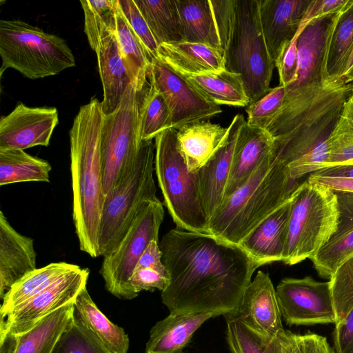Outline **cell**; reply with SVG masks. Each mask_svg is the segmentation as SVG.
Listing matches in <instances>:
<instances>
[{"instance_id":"obj_38","label":"cell","mask_w":353,"mask_h":353,"mask_svg":"<svg viewBox=\"0 0 353 353\" xmlns=\"http://www.w3.org/2000/svg\"><path fill=\"white\" fill-rule=\"evenodd\" d=\"M84 13V32L92 50L97 51L104 39L117 34L114 0H81Z\"/></svg>"},{"instance_id":"obj_49","label":"cell","mask_w":353,"mask_h":353,"mask_svg":"<svg viewBox=\"0 0 353 353\" xmlns=\"http://www.w3.org/2000/svg\"><path fill=\"white\" fill-rule=\"evenodd\" d=\"M150 268L163 274H169L162 261V252L158 241H152L139 259L134 270Z\"/></svg>"},{"instance_id":"obj_26","label":"cell","mask_w":353,"mask_h":353,"mask_svg":"<svg viewBox=\"0 0 353 353\" xmlns=\"http://www.w3.org/2000/svg\"><path fill=\"white\" fill-rule=\"evenodd\" d=\"M334 15L316 19L310 18L301 33L297 45L296 80L290 85L324 81L323 67L325 48Z\"/></svg>"},{"instance_id":"obj_14","label":"cell","mask_w":353,"mask_h":353,"mask_svg":"<svg viewBox=\"0 0 353 353\" xmlns=\"http://www.w3.org/2000/svg\"><path fill=\"white\" fill-rule=\"evenodd\" d=\"M90 270L77 266L25 303L1 316L0 330L20 334L59 308L74 302L86 287Z\"/></svg>"},{"instance_id":"obj_22","label":"cell","mask_w":353,"mask_h":353,"mask_svg":"<svg viewBox=\"0 0 353 353\" xmlns=\"http://www.w3.org/2000/svg\"><path fill=\"white\" fill-rule=\"evenodd\" d=\"M290 202L270 215L239 245L258 268L283 261Z\"/></svg>"},{"instance_id":"obj_3","label":"cell","mask_w":353,"mask_h":353,"mask_svg":"<svg viewBox=\"0 0 353 353\" xmlns=\"http://www.w3.org/2000/svg\"><path fill=\"white\" fill-rule=\"evenodd\" d=\"M105 115L92 98L80 107L69 132L72 220L79 248L99 256V233L105 199L101 135Z\"/></svg>"},{"instance_id":"obj_55","label":"cell","mask_w":353,"mask_h":353,"mask_svg":"<svg viewBox=\"0 0 353 353\" xmlns=\"http://www.w3.org/2000/svg\"><path fill=\"white\" fill-rule=\"evenodd\" d=\"M351 164H353V163H351Z\"/></svg>"},{"instance_id":"obj_36","label":"cell","mask_w":353,"mask_h":353,"mask_svg":"<svg viewBox=\"0 0 353 353\" xmlns=\"http://www.w3.org/2000/svg\"><path fill=\"white\" fill-rule=\"evenodd\" d=\"M50 163L23 150L0 149V185L26 181L50 182Z\"/></svg>"},{"instance_id":"obj_2","label":"cell","mask_w":353,"mask_h":353,"mask_svg":"<svg viewBox=\"0 0 353 353\" xmlns=\"http://www.w3.org/2000/svg\"><path fill=\"white\" fill-rule=\"evenodd\" d=\"M282 105L265 130L274 139L275 158L292 179L300 180L323 168L328 138L353 84L336 79L285 87Z\"/></svg>"},{"instance_id":"obj_47","label":"cell","mask_w":353,"mask_h":353,"mask_svg":"<svg viewBox=\"0 0 353 353\" xmlns=\"http://www.w3.org/2000/svg\"><path fill=\"white\" fill-rule=\"evenodd\" d=\"M169 274H163L150 268L134 270L130 279V285L133 292L138 296L143 290L153 292L165 290L170 283Z\"/></svg>"},{"instance_id":"obj_18","label":"cell","mask_w":353,"mask_h":353,"mask_svg":"<svg viewBox=\"0 0 353 353\" xmlns=\"http://www.w3.org/2000/svg\"><path fill=\"white\" fill-rule=\"evenodd\" d=\"M245 121L241 114L234 117L229 125L230 132L227 141L197 171L200 196L208 221L224 200L234 150L240 130Z\"/></svg>"},{"instance_id":"obj_16","label":"cell","mask_w":353,"mask_h":353,"mask_svg":"<svg viewBox=\"0 0 353 353\" xmlns=\"http://www.w3.org/2000/svg\"><path fill=\"white\" fill-rule=\"evenodd\" d=\"M312 0H259L264 40L274 65L304 20Z\"/></svg>"},{"instance_id":"obj_12","label":"cell","mask_w":353,"mask_h":353,"mask_svg":"<svg viewBox=\"0 0 353 353\" xmlns=\"http://www.w3.org/2000/svg\"><path fill=\"white\" fill-rule=\"evenodd\" d=\"M282 317L289 325L335 323L336 314L330 281L307 276L284 278L276 288Z\"/></svg>"},{"instance_id":"obj_25","label":"cell","mask_w":353,"mask_h":353,"mask_svg":"<svg viewBox=\"0 0 353 353\" xmlns=\"http://www.w3.org/2000/svg\"><path fill=\"white\" fill-rule=\"evenodd\" d=\"M158 59L181 74H203L225 68L221 49L185 41L164 43L159 46Z\"/></svg>"},{"instance_id":"obj_10","label":"cell","mask_w":353,"mask_h":353,"mask_svg":"<svg viewBox=\"0 0 353 353\" xmlns=\"http://www.w3.org/2000/svg\"><path fill=\"white\" fill-rule=\"evenodd\" d=\"M163 203L158 199L146 203L118 245L103 255L99 273L106 290L121 299L137 296L130 285V279L144 250L152 241H159L163 221Z\"/></svg>"},{"instance_id":"obj_37","label":"cell","mask_w":353,"mask_h":353,"mask_svg":"<svg viewBox=\"0 0 353 353\" xmlns=\"http://www.w3.org/2000/svg\"><path fill=\"white\" fill-rule=\"evenodd\" d=\"M231 353H286L282 332L272 338L259 334L235 315H223Z\"/></svg>"},{"instance_id":"obj_48","label":"cell","mask_w":353,"mask_h":353,"mask_svg":"<svg viewBox=\"0 0 353 353\" xmlns=\"http://www.w3.org/2000/svg\"><path fill=\"white\" fill-rule=\"evenodd\" d=\"M333 341L335 353H353V307L335 323Z\"/></svg>"},{"instance_id":"obj_33","label":"cell","mask_w":353,"mask_h":353,"mask_svg":"<svg viewBox=\"0 0 353 353\" xmlns=\"http://www.w3.org/2000/svg\"><path fill=\"white\" fill-rule=\"evenodd\" d=\"M208 99L217 105L247 107L250 99L240 74L224 70L203 74H182Z\"/></svg>"},{"instance_id":"obj_40","label":"cell","mask_w":353,"mask_h":353,"mask_svg":"<svg viewBox=\"0 0 353 353\" xmlns=\"http://www.w3.org/2000/svg\"><path fill=\"white\" fill-rule=\"evenodd\" d=\"M169 128H171V115L168 104L163 95L150 83L140 103V140H152Z\"/></svg>"},{"instance_id":"obj_41","label":"cell","mask_w":353,"mask_h":353,"mask_svg":"<svg viewBox=\"0 0 353 353\" xmlns=\"http://www.w3.org/2000/svg\"><path fill=\"white\" fill-rule=\"evenodd\" d=\"M51 353H112L73 317L57 340Z\"/></svg>"},{"instance_id":"obj_35","label":"cell","mask_w":353,"mask_h":353,"mask_svg":"<svg viewBox=\"0 0 353 353\" xmlns=\"http://www.w3.org/2000/svg\"><path fill=\"white\" fill-rule=\"evenodd\" d=\"M157 44L183 41V32L174 0H134Z\"/></svg>"},{"instance_id":"obj_17","label":"cell","mask_w":353,"mask_h":353,"mask_svg":"<svg viewBox=\"0 0 353 353\" xmlns=\"http://www.w3.org/2000/svg\"><path fill=\"white\" fill-rule=\"evenodd\" d=\"M234 315L263 337H276L284 331L276 289L268 274L257 271Z\"/></svg>"},{"instance_id":"obj_20","label":"cell","mask_w":353,"mask_h":353,"mask_svg":"<svg viewBox=\"0 0 353 353\" xmlns=\"http://www.w3.org/2000/svg\"><path fill=\"white\" fill-rule=\"evenodd\" d=\"M73 314L74 302L46 316L24 333L0 330V353H51Z\"/></svg>"},{"instance_id":"obj_28","label":"cell","mask_w":353,"mask_h":353,"mask_svg":"<svg viewBox=\"0 0 353 353\" xmlns=\"http://www.w3.org/2000/svg\"><path fill=\"white\" fill-rule=\"evenodd\" d=\"M95 52L103 91L102 110L108 116L119 108L131 82L123 63L117 34L101 41Z\"/></svg>"},{"instance_id":"obj_31","label":"cell","mask_w":353,"mask_h":353,"mask_svg":"<svg viewBox=\"0 0 353 353\" xmlns=\"http://www.w3.org/2000/svg\"><path fill=\"white\" fill-rule=\"evenodd\" d=\"M174 1L180 17L183 41L205 43L221 49L212 0Z\"/></svg>"},{"instance_id":"obj_42","label":"cell","mask_w":353,"mask_h":353,"mask_svg":"<svg viewBox=\"0 0 353 353\" xmlns=\"http://www.w3.org/2000/svg\"><path fill=\"white\" fill-rule=\"evenodd\" d=\"M329 281L337 322L353 307V256L340 265Z\"/></svg>"},{"instance_id":"obj_15","label":"cell","mask_w":353,"mask_h":353,"mask_svg":"<svg viewBox=\"0 0 353 353\" xmlns=\"http://www.w3.org/2000/svg\"><path fill=\"white\" fill-rule=\"evenodd\" d=\"M59 123L54 107H28L19 103L0 120V149L25 150L48 146Z\"/></svg>"},{"instance_id":"obj_46","label":"cell","mask_w":353,"mask_h":353,"mask_svg":"<svg viewBox=\"0 0 353 353\" xmlns=\"http://www.w3.org/2000/svg\"><path fill=\"white\" fill-rule=\"evenodd\" d=\"M310 18L305 16L296 35L288 46L279 61L275 65L279 76V85L287 87L296 80L299 37Z\"/></svg>"},{"instance_id":"obj_34","label":"cell","mask_w":353,"mask_h":353,"mask_svg":"<svg viewBox=\"0 0 353 353\" xmlns=\"http://www.w3.org/2000/svg\"><path fill=\"white\" fill-rule=\"evenodd\" d=\"M77 266L65 262H54L30 272L3 296L0 307L1 316L37 295Z\"/></svg>"},{"instance_id":"obj_53","label":"cell","mask_w":353,"mask_h":353,"mask_svg":"<svg viewBox=\"0 0 353 353\" xmlns=\"http://www.w3.org/2000/svg\"><path fill=\"white\" fill-rule=\"evenodd\" d=\"M337 79L345 85L353 84V48L341 75Z\"/></svg>"},{"instance_id":"obj_1","label":"cell","mask_w":353,"mask_h":353,"mask_svg":"<svg viewBox=\"0 0 353 353\" xmlns=\"http://www.w3.org/2000/svg\"><path fill=\"white\" fill-rule=\"evenodd\" d=\"M159 246L170 278L161 297L170 313H237L258 268L239 245L208 233L175 228Z\"/></svg>"},{"instance_id":"obj_30","label":"cell","mask_w":353,"mask_h":353,"mask_svg":"<svg viewBox=\"0 0 353 353\" xmlns=\"http://www.w3.org/2000/svg\"><path fill=\"white\" fill-rule=\"evenodd\" d=\"M352 48L353 0H350L332 18L323 61L324 81H333L339 77Z\"/></svg>"},{"instance_id":"obj_51","label":"cell","mask_w":353,"mask_h":353,"mask_svg":"<svg viewBox=\"0 0 353 353\" xmlns=\"http://www.w3.org/2000/svg\"><path fill=\"white\" fill-rule=\"evenodd\" d=\"M307 180L323 185L334 192H353V178L328 176L312 173Z\"/></svg>"},{"instance_id":"obj_43","label":"cell","mask_w":353,"mask_h":353,"mask_svg":"<svg viewBox=\"0 0 353 353\" xmlns=\"http://www.w3.org/2000/svg\"><path fill=\"white\" fill-rule=\"evenodd\" d=\"M286 94L285 87L279 85L245 109L246 123L250 126L265 129L270 119L280 109Z\"/></svg>"},{"instance_id":"obj_50","label":"cell","mask_w":353,"mask_h":353,"mask_svg":"<svg viewBox=\"0 0 353 353\" xmlns=\"http://www.w3.org/2000/svg\"><path fill=\"white\" fill-rule=\"evenodd\" d=\"M350 2V0H312L306 17L321 18L337 14Z\"/></svg>"},{"instance_id":"obj_23","label":"cell","mask_w":353,"mask_h":353,"mask_svg":"<svg viewBox=\"0 0 353 353\" xmlns=\"http://www.w3.org/2000/svg\"><path fill=\"white\" fill-rule=\"evenodd\" d=\"M230 127L208 121L186 123L176 130L179 149L188 170L197 172L227 141Z\"/></svg>"},{"instance_id":"obj_4","label":"cell","mask_w":353,"mask_h":353,"mask_svg":"<svg viewBox=\"0 0 353 353\" xmlns=\"http://www.w3.org/2000/svg\"><path fill=\"white\" fill-rule=\"evenodd\" d=\"M225 68L241 76L252 104L270 90L275 67L259 17V0H212Z\"/></svg>"},{"instance_id":"obj_7","label":"cell","mask_w":353,"mask_h":353,"mask_svg":"<svg viewBox=\"0 0 353 353\" xmlns=\"http://www.w3.org/2000/svg\"><path fill=\"white\" fill-rule=\"evenodd\" d=\"M154 155L152 140L141 141L131 167L105 196L99 233V256L118 245L146 203L158 199L154 179Z\"/></svg>"},{"instance_id":"obj_8","label":"cell","mask_w":353,"mask_h":353,"mask_svg":"<svg viewBox=\"0 0 353 353\" xmlns=\"http://www.w3.org/2000/svg\"><path fill=\"white\" fill-rule=\"evenodd\" d=\"M154 172L163 204L176 228L208 233L197 172L188 170L178 147L176 130L169 128L158 134L154 138Z\"/></svg>"},{"instance_id":"obj_54","label":"cell","mask_w":353,"mask_h":353,"mask_svg":"<svg viewBox=\"0 0 353 353\" xmlns=\"http://www.w3.org/2000/svg\"><path fill=\"white\" fill-rule=\"evenodd\" d=\"M352 92H353V90H352Z\"/></svg>"},{"instance_id":"obj_29","label":"cell","mask_w":353,"mask_h":353,"mask_svg":"<svg viewBox=\"0 0 353 353\" xmlns=\"http://www.w3.org/2000/svg\"><path fill=\"white\" fill-rule=\"evenodd\" d=\"M74 316L112 353H127L129 339L123 328L111 322L97 307L86 287L74 302Z\"/></svg>"},{"instance_id":"obj_6","label":"cell","mask_w":353,"mask_h":353,"mask_svg":"<svg viewBox=\"0 0 353 353\" xmlns=\"http://www.w3.org/2000/svg\"><path fill=\"white\" fill-rule=\"evenodd\" d=\"M339 206L336 193L305 180L292 194L283 261L293 265L312 259L336 230Z\"/></svg>"},{"instance_id":"obj_21","label":"cell","mask_w":353,"mask_h":353,"mask_svg":"<svg viewBox=\"0 0 353 353\" xmlns=\"http://www.w3.org/2000/svg\"><path fill=\"white\" fill-rule=\"evenodd\" d=\"M274 139L266 130L246 121L240 130L234 150L224 199L241 187L273 150Z\"/></svg>"},{"instance_id":"obj_19","label":"cell","mask_w":353,"mask_h":353,"mask_svg":"<svg viewBox=\"0 0 353 353\" xmlns=\"http://www.w3.org/2000/svg\"><path fill=\"white\" fill-rule=\"evenodd\" d=\"M34 240L18 232L0 211V298L36 267Z\"/></svg>"},{"instance_id":"obj_27","label":"cell","mask_w":353,"mask_h":353,"mask_svg":"<svg viewBox=\"0 0 353 353\" xmlns=\"http://www.w3.org/2000/svg\"><path fill=\"white\" fill-rule=\"evenodd\" d=\"M214 316L211 312L170 313L151 328L145 353H183L194 333Z\"/></svg>"},{"instance_id":"obj_9","label":"cell","mask_w":353,"mask_h":353,"mask_svg":"<svg viewBox=\"0 0 353 353\" xmlns=\"http://www.w3.org/2000/svg\"><path fill=\"white\" fill-rule=\"evenodd\" d=\"M1 71L13 68L31 79L56 75L75 66L67 42L21 20H0Z\"/></svg>"},{"instance_id":"obj_32","label":"cell","mask_w":353,"mask_h":353,"mask_svg":"<svg viewBox=\"0 0 353 353\" xmlns=\"http://www.w3.org/2000/svg\"><path fill=\"white\" fill-rule=\"evenodd\" d=\"M114 1L117 16V37L123 63L131 84L139 93H143L152 59L123 16L117 0Z\"/></svg>"},{"instance_id":"obj_45","label":"cell","mask_w":353,"mask_h":353,"mask_svg":"<svg viewBox=\"0 0 353 353\" xmlns=\"http://www.w3.org/2000/svg\"><path fill=\"white\" fill-rule=\"evenodd\" d=\"M282 336L286 353H334L327 339L316 334H297L285 330Z\"/></svg>"},{"instance_id":"obj_13","label":"cell","mask_w":353,"mask_h":353,"mask_svg":"<svg viewBox=\"0 0 353 353\" xmlns=\"http://www.w3.org/2000/svg\"><path fill=\"white\" fill-rule=\"evenodd\" d=\"M150 83L163 95L171 115V128L198 121H208L222 112L221 108L208 99L181 74L161 59L152 60Z\"/></svg>"},{"instance_id":"obj_39","label":"cell","mask_w":353,"mask_h":353,"mask_svg":"<svg viewBox=\"0 0 353 353\" xmlns=\"http://www.w3.org/2000/svg\"><path fill=\"white\" fill-rule=\"evenodd\" d=\"M327 145L328 159L323 168L353 163V92L344 103Z\"/></svg>"},{"instance_id":"obj_44","label":"cell","mask_w":353,"mask_h":353,"mask_svg":"<svg viewBox=\"0 0 353 353\" xmlns=\"http://www.w3.org/2000/svg\"><path fill=\"white\" fill-rule=\"evenodd\" d=\"M131 28L140 39L152 60L158 57L159 45L134 0H117Z\"/></svg>"},{"instance_id":"obj_11","label":"cell","mask_w":353,"mask_h":353,"mask_svg":"<svg viewBox=\"0 0 353 353\" xmlns=\"http://www.w3.org/2000/svg\"><path fill=\"white\" fill-rule=\"evenodd\" d=\"M130 83L119 108L105 116L101 135L103 192L105 196L134 163L141 144V94Z\"/></svg>"},{"instance_id":"obj_52","label":"cell","mask_w":353,"mask_h":353,"mask_svg":"<svg viewBox=\"0 0 353 353\" xmlns=\"http://www.w3.org/2000/svg\"><path fill=\"white\" fill-rule=\"evenodd\" d=\"M314 173L328 176L353 178V164L336 165L323 168Z\"/></svg>"},{"instance_id":"obj_5","label":"cell","mask_w":353,"mask_h":353,"mask_svg":"<svg viewBox=\"0 0 353 353\" xmlns=\"http://www.w3.org/2000/svg\"><path fill=\"white\" fill-rule=\"evenodd\" d=\"M300 180L291 178L272 152L248 180L226 197L208 221V233L239 245L259 224L291 199Z\"/></svg>"},{"instance_id":"obj_24","label":"cell","mask_w":353,"mask_h":353,"mask_svg":"<svg viewBox=\"0 0 353 353\" xmlns=\"http://www.w3.org/2000/svg\"><path fill=\"white\" fill-rule=\"evenodd\" d=\"M334 192L339 212L336 230L311 259L318 274L328 279L341 263L353 256V192Z\"/></svg>"}]
</instances>
